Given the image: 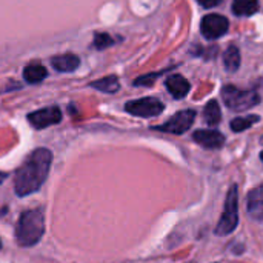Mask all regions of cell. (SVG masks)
I'll return each instance as SVG.
<instances>
[{
  "label": "cell",
  "mask_w": 263,
  "mask_h": 263,
  "mask_svg": "<svg viewBox=\"0 0 263 263\" xmlns=\"http://www.w3.org/2000/svg\"><path fill=\"white\" fill-rule=\"evenodd\" d=\"M52 163V153L48 148L34 149L15 171L14 190L18 197L34 194L48 177Z\"/></svg>",
  "instance_id": "1"
},
{
  "label": "cell",
  "mask_w": 263,
  "mask_h": 263,
  "mask_svg": "<svg viewBox=\"0 0 263 263\" xmlns=\"http://www.w3.org/2000/svg\"><path fill=\"white\" fill-rule=\"evenodd\" d=\"M45 233V216L40 210L25 211L15 227V239L20 247H34Z\"/></svg>",
  "instance_id": "2"
},
{
  "label": "cell",
  "mask_w": 263,
  "mask_h": 263,
  "mask_svg": "<svg viewBox=\"0 0 263 263\" xmlns=\"http://www.w3.org/2000/svg\"><path fill=\"white\" fill-rule=\"evenodd\" d=\"M237 225H239V194H237V186L233 185L227 194L225 208L216 227V234L228 236L237 228Z\"/></svg>",
  "instance_id": "3"
},
{
  "label": "cell",
  "mask_w": 263,
  "mask_h": 263,
  "mask_svg": "<svg viewBox=\"0 0 263 263\" xmlns=\"http://www.w3.org/2000/svg\"><path fill=\"white\" fill-rule=\"evenodd\" d=\"M222 97L225 105L233 111H245L250 109L260 102V96L256 91L239 89L234 85H227L222 89Z\"/></svg>",
  "instance_id": "4"
},
{
  "label": "cell",
  "mask_w": 263,
  "mask_h": 263,
  "mask_svg": "<svg viewBox=\"0 0 263 263\" xmlns=\"http://www.w3.org/2000/svg\"><path fill=\"white\" fill-rule=\"evenodd\" d=\"M165 109V105L156 99V97H143L139 100H131L125 105V111L137 116V117H156L159 114H162Z\"/></svg>",
  "instance_id": "5"
},
{
  "label": "cell",
  "mask_w": 263,
  "mask_h": 263,
  "mask_svg": "<svg viewBox=\"0 0 263 263\" xmlns=\"http://www.w3.org/2000/svg\"><path fill=\"white\" fill-rule=\"evenodd\" d=\"M194 119H196V111L185 109V111L174 114L163 125L154 126V129L162 131V133H170V134H183L191 128V125L194 123Z\"/></svg>",
  "instance_id": "6"
},
{
  "label": "cell",
  "mask_w": 263,
  "mask_h": 263,
  "mask_svg": "<svg viewBox=\"0 0 263 263\" xmlns=\"http://www.w3.org/2000/svg\"><path fill=\"white\" fill-rule=\"evenodd\" d=\"M28 122L35 129H45L51 125H57L62 122V111L59 106H48L39 111L28 114Z\"/></svg>",
  "instance_id": "7"
},
{
  "label": "cell",
  "mask_w": 263,
  "mask_h": 263,
  "mask_svg": "<svg viewBox=\"0 0 263 263\" xmlns=\"http://www.w3.org/2000/svg\"><path fill=\"white\" fill-rule=\"evenodd\" d=\"M230 28V22L227 17L220 15V14H208L202 18V25H200V31L202 34L210 39H219L222 37Z\"/></svg>",
  "instance_id": "8"
},
{
  "label": "cell",
  "mask_w": 263,
  "mask_h": 263,
  "mask_svg": "<svg viewBox=\"0 0 263 263\" xmlns=\"http://www.w3.org/2000/svg\"><path fill=\"white\" fill-rule=\"evenodd\" d=\"M193 139L206 149H219L225 143V136L216 129H199L193 134Z\"/></svg>",
  "instance_id": "9"
},
{
  "label": "cell",
  "mask_w": 263,
  "mask_h": 263,
  "mask_svg": "<svg viewBox=\"0 0 263 263\" xmlns=\"http://www.w3.org/2000/svg\"><path fill=\"white\" fill-rule=\"evenodd\" d=\"M247 210L248 214L254 219L263 222V185L254 188L247 197Z\"/></svg>",
  "instance_id": "10"
},
{
  "label": "cell",
  "mask_w": 263,
  "mask_h": 263,
  "mask_svg": "<svg viewBox=\"0 0 263 263\" xmlns=\"http://www.w3.org/2000/svg\"><path fill=\"white\" fill-rule=\"evenodd\" d=\"M166 88L170 91V94L174 99H183L188 92H190V82L180 76V74H173L166 79Z\"/></svg>",
  "instance_id": "11"
},
{
  "label": "cell",
  "mask_w": 263,
  "mask_h": 263,
  "mask_svg": "<svg viewBox=\"0 0 263 263\" xmlns=\"http://www.w3.org/2000/svg\"><path fill=\"white\" fill-rule=\"evenodd\" d=\"M51 65L59 72H72L79 68L80 59L76 54H60L51 59Z\"/></svg>",
  "instance_id": "12"
},
{
  "label": "cell",
  "mask_w": 263,
  "mask_h": 263,
  "mask_svg": "<svg viewBox=\"0 0 263 263\" xmlns=\"http://www.w3.org/2000/svg\"><path fill=\"white\" fill-rule=\"evenodd\" d=\"M48 76V71L46 68L42 65V63H37V62H32L29 65L25 66L23 69V77L28 83H40L42 80H45Z\"/></svg>",
  "instance_id": "13"
},
{
  "label": "cell",
  "mask_w": 263,
  "mask_h": 263,
  "mask_svg": "<svg viewBox=\"0 0 263 263\" xmlns=\"http://www.w3.org/2000/svg\"><path fill=\"white\" fill-rule=\"evenodd\" d=\"M91 88H96L102 92H108V94H114L119 91L120 88V83H119V79L116 76H106L103 79H99V80H94L89 83Z\"/></svg>",
  "instance_id": "14"
},
{
  "label": "cell",
  "mask_w": 263,
  "mask_h": 263,
  "mask_svg": "<svg viewBox=\"0 0 263 263\" xmlns=\"http://www.w3.org/2000/svg\"><path fill=\"white\" fill-rule=\"evenodd\" d=\"M259 9V0H234L233 12L236 15H253Z\"/></svg>",
  "instance_id": "15"
},
{
  "label": "cell",
  "mask_w": 263,
  "mask_h": 263,
  "mask_svg": "<svg viewBox=\"0 0 263 263\" xmlns=\"http://www.w3.org/2000/svg\"><path fill=\"white\" fill-rule=\"evenodd\" d=\"M223 63L228 72H236L240 66V52L236 45H231L223 55Z\"/></svg>",
  "instance_id": "16"
},
{
  "label": "cell",
  "mask_w": 263,
  "mask_h": 263,
  "mask_svg": "<svg viewBox=\"0 0 263 263\" xmlns=\"http://www.w3.org/2000/svg\"><path fill=\"white\" fill-rule=\"evenodd\" d=\"M203 116H205V122L210 125V126H216L220 123V119H222V112H220V106L216 100H210L205 106V111H203Z\"/></svg>",
  "instance_id": "17"
},
{
  "label": "cell",
  "mask_w": 263,
  "mask_h": 263,
  "mask_svg": "<svg viewBox=\"0 0 263 263\" xmlns=\"http://www.w3.org/2000/svg\"><path fill=\"white\" fill-rule=\"evenodd\" d=\"M260 117L259 116H247V117H237L231 122V129L236 133L245 131L248 128H251L256 122H259Z\"/></svg>",
  "instance_id": "18"
},
{
  "label": "cell",
  "mask_w": 263,
  "mask_h": 263,
  "mask_svg": "<svg viewBox=\"0 0 263 263\" xmlns=\"http://www.w3.org/2000/svg\"><path fill=\"white\" fill-rule=\"evenodd\" d=\"M114 43H116V40L109 34H106V32H97L94 35V48L96 49L102 51V49H106L108 46H111Z\"/></svg>",
  "instance_id": "19"
},
{
  "label": "cell",
  "mask_w": 263,
  "mask_h": 263,
  "mask_svg": "<svg viewBox=\"0 0 263 263\" xmlns=\"http://www.w3.org/2000/svg\"><path fill=\"white\" fill-rule=\"evenodd\" d=\"M162 74H163V72H153V74L142 76V77H139V79L134 80V86H151V85L156 82V79H157L159 76H162Z\"/></svg>",
  "instance_id": "20"
},
{
  "label": "cell",
  "mask_w": 263,
  "mask_h": 263,
  "mask_svg": "<svg viewBox=\"0 0 263 263\" xmlns=\"http://www.w3.org/2000/svg\"><path fill=\"white\" fill-rule=\"evenodd\" d=\"M222 0H199V3L203 6V8H213L216 5H219Z\"/></svg>",
  "instance_id": "21"
},
{
  "label": "cell",
  "mask_w": 263,
  "mask_h": 263,
  "mask_svg": "<svg viewBox=\"0 0 263 263\" xmlns=\"http://www.w3.org/2000/svg\"><path fill=\"white\" fill-rule=\"evenodd\" d=\"M260 159H262V162H263V151L260 153Z\"/></svg>",
  "instance_id": "22"
},
{
  "label": "cell",
  "mask_w": 263,
  "mask_h": 263,
  "mask_svg": "<svg viewBox=\"0 0 263 263\" xmlns=\"http://www.w3.org/2000/svg\"><path fill=\"white\" fill-rule=\"evenodd\" d=\"M0 248H2V242H0Z\"/></svg>",
  "instance_id": "23"
},
{
  "label": "cell",
  "mask_w": 263,
  "mask_h": 263,
  "mask_svg": "<svg viewBox=\"0 0 263 263\" xmlns=\"http://www.w3.org/2000/svg\"><path fill=\"white\" fill-rule=\"evenodd\" d=\"M262 142H263V140H262Z\"/></svg>",
  "instance_id": "24"
}]
</instances>
